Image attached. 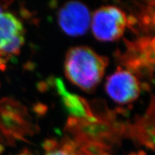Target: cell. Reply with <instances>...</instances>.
<instances>
[{"mask_svg": "<svg viewBox=\"0 0 155 155\" xmlns=\"http://www.w3.org/2000/svg\"><path fill=\"white\" fill-rule=\"evenodd\" d=\"M59 26L70 36H80L88 30L91 15L88 7L81 2L71 1L60 9L58 15Z\"/></svg>", "mask_w": 155, "mask_h": 155, "instance_id": "4", "label": "cell"}, {"mask_svg": "<svg viewBox=\"0 0 155 155\" xmlns=\"http://www.w3.org/2000/svg\"><path fill=\"white\" fill-rule=\"evenodd\" d=\"M19 155H34L29 152H22ZM43 155H81V153L71 150L70 147H50Z\"/></svg>", "mask_w": 155, "mask_h": 155, "instance_id": "6", "label": "cell"}, {"mask_svg": "<svg viewBox=\"0 0 155 155\" xmlns=\"http://www.w3.org/2000/svg\"><path fill=\"white\" fill-rule=\"evenodd\" d=\"M127 25V15L119 7L104 6L93 14V34L100 41L110 42L123 35Z\"/></svg>", "mask_w": 155, "mask_h": 155, "instance_id": "2", "label": "cell"}, {"mask_svg": "<svg viewBox=\"0 0 155 155\" xmlns=\"http://www.w3.org/2000/svg\"><path fill=\"white\" fill-rule=\"evenodd\" d=\"M106 91L112 100L119 104H127L137 99L141 93V85L131 71L118 69L108 77Z\"/></svg>", "mask_w": 155, "mask_h": 155, "instance_id": "3", "label": "cell"}, {"mask_svg": "<svg viewBox=\"0 0 155 155\" xmlns=\"http://www.w3.org/2000/svg\"><path fill=\"white\" fill-rule=\"evenodd\" d=\"M108 59L96 53L91 48L78 46L71 48L64 63L68 79L75 86L87 92H91L101 81Z\"/></svg>", "mask_w": 155, "mask_h": 155, "instance_id": "1", "label": "cell"}, {"mask_svg": "<svg viewBox=\"0 0 155 155\" xmlns=\"http://www.w3.org/2000/svg\"><path fill=\"white\" fill-rule=\"evenodd\" d=\"M25 42L22 22L14 15L0 12V54L14 55Z\"/></svg>", "mask_w": 155, "mask_h": 155, "instance_id": "5", "label": "cell"}]
</instances>
